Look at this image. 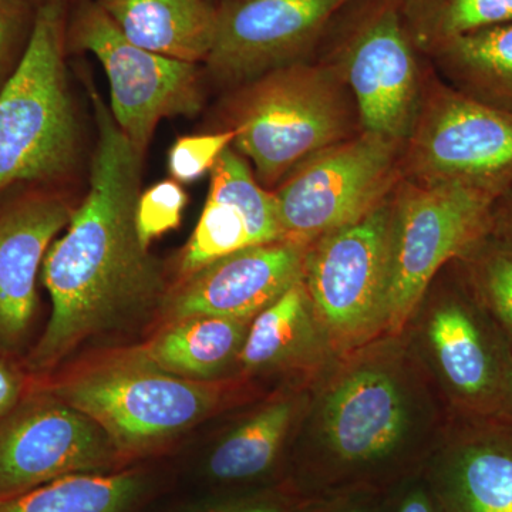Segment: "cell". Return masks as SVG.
Instances as JSON below:
<instances>
[{
  "label": "cell",
  "mask_w": 512,
  "mask_h": 512,
  "mask_svg": "<svg viewBox=\"0 0 512 512\" xmlns=\"http://www.w3.org/2000/svg\"><path fill=\"white\" fill-rule=\"evenodd\" d=\"M89 94L97 127L89 191L43 261L52 315L29 356L35 372L140 325L161 311L168 292L160 261L141 245L134 221L144 158L96 89Z\"/></svg>",
  "instance_id": "6da1fadb"
},
{
  "label": "cell",
  "mask_w": 512,
  "mask_h": 512,
  "mask_svg": "<svg viewBox=\"0 0 512 512\" xmlns=\"http://www.w3.org/2000/svg\"><path fill=\"white\" fill-rule=\"evenodd\" d=\"M447 423L402 333H383L312 384L288 481L309 497L384 493L424 470Z\"/></svg>",
  "instance_id": "7a4b0ae2"
},
{
  "label": "cell",
  "mask_w": 512,
  "mask_h": 512,
  "mask_svg": "<svg viewBox=\"0 0 512 512\" xmlns=\"http://www.w3.org/2000/svg\"><path fill=\"white\" fill-rule=\"evenodd\" d=\"M448 420L512 419V346L456 261L433 279L402 330Z\"/></svg>",
  "instance_id": "3957f363"
},
{
  "label": "cell",
  "mask_w": 512,
  "mask_h": 512,
  "mask_svg": "<svg viewBox=\"0 0 512 512\" xmlns=\"http://www.w3.org/2000/svg\"><path fill=\"white\" fill-rule=\"evenodd\" d=\"M232 147L254 164L266 190L298 165L362 133L355 100L338 70L325 60L278 67L241 84L228 100Z\"/></svg>",
  "instance_id": "277c9868"
},
{
  "label": "cell",
  "mask_w": 512,
  "mask_h": 512,
  "mask_svg": "<svg viewBox=\"0 0 512 512\" xmlns=\"http://www.w3.org/2000/svg\"><path fill=\"white\" fill-rule=\"evenodd\" d=\"M248 380L195 382L154 365L140 349L80 367L50 389L92 419L120 457L141 456L244 399Z\"/></svg>",
  "instance_id": "5b68a950"
},
{
  "label": "cell",
  "mask_w": 512,
  "mask_h": 512,
  "mask_svg": "<svg viewBox=\"0 0 512 512\" xmlns=\"http://www.w3.org/2000/svg\"><path fill=\"white\" fill-rule=\"evenodd\" d=\"M66 0H45L15 70L0 89V191L55 181L76 164L79 127L66 80Z\"/></svg>",
  "instance_id": "8992f818"
},
{
  "label": "cell",
  "mask_w": 512,
  "mask_h": 512,
  "mask_svg": "<svg viewBox=\"0 0 512 512\" xmlns=\"http://www.w3.org/2000/svg\"><path fill=\"white\" fill-rule=\"evenodd\" d=\"M319 50L355 100L362 133L403 143L419 109L421 53L404 26L399 0H352Z\"/></svg>",
  "instance_id": "52a82bcc"
},
{
  "label": "cell",
  "mask_w": 512,
  "mask_h": 512,
  "mask_svg": "<svg viewBox=\"0 0 512 512\" xmlns=\"http://www.w3.org/2000/svg\"><path fill=\"white\" fill-rule=\"evenodd\" d=\"M503 194L458 184H399L393 195L384 333L400 335L441 269L493 229L495 202Z\"/></svg>",
  "instance_id": "ba28073f"
},
{
  "label": "cell",
  "mask_w": 512,
  "mask_h": 512,
  "mask_svg": "<svg viewBox=\"0 0 512 512\" xmlns=\"http://www.w3.org/2000/svg\"><path fill=\"white\" fill-rule=\"evenodd\" d=\"M394 191L359 221L316 238L306 249L303 285L336 356L376 339L386 328Z\"/></svg>",
  "instance_id": "9c48e42d"
},
{
  "label": "cell",
  "mask_w": 512,
  "mask_h": 512,
  "mask_svg": "<svg viewBox=\"0 0 512 512\" xmlns=\"http://www.w3.org/2000/svg\"><path fill=\"white\" fill-rule=\"evenodd\" d=\"M400 165L403 180L417 185L511 190L512 114L427 80Z\"/></svg>",
  "instance_id": "30bf717a"
},
{
  "label": "cell",
  "mask_w": 512,
  "mask_h": 512,
  "mask_svg": "<svg viewBox=\"0 0 512 512\" xmlns=\"http://www.w3.org/2000/svg\"><path fill=\"white\" fill-rule=\"evenodd\" d=\"M402 146L359 133L298 165L274 190L285 239L308 245L375 210L403 181Z\"/></svg>",
  "instance_id": "8fae6325"
},
{
  "label": "cell",
  "mask_w": 512,
  "mask_h": 512,
  "mask_svg": "<svg viewBox=\"0 0 512 512\" xmlns=\"http://www.w3.org/2000/svg\"><path fill=\"white\" fill-rule=\"evenodd\" d=\"M73 47L93 53L110 84L113 119L141 157L154 131L168 117H192L201 110L198 64L148 52L121 35L96 0H86L69 28Z\"/></svg>",
  "instance_id": "7c38bea8"
},
{
  "label": "cell",
  "mask_w": 512,
  "mask_h": 512,
  "mask_svg": "<svg viewBox=\"0 0 512 512\" xmlns=\"http://www.w3.org/2000/svg\"><path fill=\"white\" fill-rule=\"evenodd\" d=\"M119 458L86 414L40 394L0 417V500L74 474L111 473Z\"/></svg>",
  "instance_id": "4fadbf2b"
},
{
  "label": "cell",
  "mask_w": 512,
  "mask_h": 512,
  "mask_svg": "<svg viewBox=\"0 0 512 512\" xmlns=\"http://www.w3.org/2000/svg\"><path fill=\"white\" fill-rule=\"evenodd\" d=\"M352 0H220L217 32L205 66L228 84L318 52L330 26Z\"/></svg>",
  "instance_id": "5bb4252c"
},
{
  "label": "cell",
  "mask_w": 512,
  "mask_h": 512,
  "mask_svg": "<svg viewBox=\"0 0 512 512\" xmlns=\"http://www.w3.org/2000/svg\"><path fill=\"white\" fill-rule=\"evenodd\" d=\"M308 245L292 239L239 249L168 289L167 322L191 316L254 319L303 278Z\"/></svg>",
  "instance_id": "9a60e30c"
},
{
  "label": "cell",
  "mask_w": 512,
  "mask_h": 512,
  "mask_svg": "<svg viewBox=\"0 0 512 512\" xmlns=\"http://www.w3.org/2000/svg\"><path fill=\"white\" fill-rule=\"evenodd\" d=\"M423 473L444 512H512V419L448 420Z\"/></svg>",
  "instance_id": "2e32d148"
},
{
  "label": "cell",
  "mask_w": 512,
  "mask_h": 512,
  "mask_svg": "<svg viewBox=\"0 0 512 512\" xmlns=\"http://www.w3.org/2000/svg\"><path fill=\"white\" fill-rule=\"evenodd\" d=\"M285 239L274 191L256 180L247 161L228 147L211 170L197 227L180 256V278L215 259Z\"/></svg>",
  "instance_id": "e0dca14e"
},
{
  "label": "cell",
  "mask_w": 512,
  "mask_h": 512,
  "mask_svg": "<svg viewBox=\"0 0 512 512\" xmlns=\"http://www.w3.org/2000/svg\"><path fill=\"white\" fill-rule=\"evenodd\" d=\"M73 208L56 195L36 194L0 211V342L18 345L36 312V278L53 239Z\"/></svg>",
  "instance_id": "ac0fdd59"
},
{
  "label": "cell",
  "mask_w": 512,
  "mask_h": 512,
  "mask_svg": "<svg viewBox=\"0 0 512 512\" xmlns=\"http://www.w3.org/2000/svg\"><path fill=\"white\" fill-rule=\"evenodd\" d=\"M336 357L299 281L252 319L237 376L248 382L276 377L284 386H312Z\"/></svg>",
  "instance_id": "d6986e66"
},
{
  "label": "cell",
  "mask_w": 512,
  "mask_h": 512,
  "mask_svg": "<svg viewBox=\"0 0 512 512\" xmlns=\"http://www.w3.org/2000/svg\"><path fill=\"white\" fill-rule=\"evenodd\" d=\"M312 386H282L225 431L212 447L207 474L225 485L264 484L291 466Z\"/></svg>",
  "instance_id": "ffe728a7"
},
{
  "label": "cell",
  "mask_w": 512,
  "mask_h": 512,
  "mask_svg": "<svg viewBox=\"0 0 512 512\" xmlns=\"http://www.w3.org/2000/svg\"><path fill=\"white\" fill-rule=\"evenodd\" d=\"M121 35L138 47L187 63H205L217 32L210 0H96Z\"/></svg>",
  "instance_id": "44dd1931"
},
{
  "label": "cell",
  "mask_w": 512,
  "mask_h": 512,
  "mask_svg": "<svg viewBox=\"0 0 512 512\" xmlns=\"http://www.w3.org/2000/svg\"><path fill=\"white\" fill-rule=\"evenodd\" d=\"M251 322L220 316L173 320L138 349L173 375L195 382H220L238 377V359Z\"/></svg>",
  "instance_id": "7402d4cb"
},
{
  "label": "cell",
  "mask_w": 512,
  "mask_h": 512,
  "mask_svg": "<svg viewBox=\"0 0 512 512\" xmlns=\"http://www.w3.org/2000/svg\"><path fill=\"white\" fill-rule=\"evenodd\" d=\"M427 59L458 92L512 114V20L457 37Z\"/></svg>",
  "instance_id": "603a6c76"
},
{
  "label": "cell",
  "mask_w": 512,
  "mask_h": 512,
  "mask_svg": "<svg viewBox=\"0 0 512 512\" xmlns=\"http://www.w3.org/2000/svg\"><path fill=\"white\" fill-rule=\"evenodd\" d=\"M136 471L74 474L0 500V512H128L143 493Z\"/></svg>",
  "instance_id": "cb8c5ba5"
},
{
  "label": "cell",
  "mask_w": 512,
  "mask_h": 512,
  "mask_svg": "<svg viewBox=\"0 0 512 512\" xmlns=\"http://www.w3.org/2000/svg\"><path fill=\"white\" fill-rule=\"evenodd\" d=\"M399 6L424 57L457 37L512 20V0H399Z\"/></svg>",
  "instance_id": "d4e9b609"
},
{
  "label": "cell",
  "mask_w": 512,
  "mask_h": 512,
  "mask_svg": "<svg viewBox=\"0 0 512 512\" xmlns=\"http://www.w3.org/2000/svg\"><path fill=\"white\" fill-rule=\"evenodd\" d=\"M456 264L512 346V241L491 229Z\"/></svg>",
  "instance_id": "484cf974"
},
{
  "label": "cell",
  "mask_w": 512,
  "mask_h": 512,
  "mask_svg": "<svg viewBox=\"0 0 512 512\" xmlns=\"http://www.w3.org/2000/svg\"><path fill=\"white\" fill-rule=\"evenodd\" d=\"M187 192L183 184L164 180L147 191L140 192L136 204V229L144 248L150 249L154 239L163 237L171 229L178 228L187 207Z\"/></svg>",
  "instance_id": "4316f807"
},
{
  "label": "cell",
  "mask_w": 512,
  "mask_h": 512,
  "mask_svg": "<svg viewBox=\"0 0 512 512\" xmlns=\"http://www.w3.org/2000/svg\"><path fill=\"white\" fill-rule=\"evenodd\" d=\"M234 130L224 128L218 133L180 137L168 151V171L180 184L195 183L211 173L221 154L232 146Z\"/></svg>",
  "instance_id": "83f0119b"
},
{
  "label": "cell",
  "mask_w": 512,
  "mask_h": 512,
  "mask_svg": "<svg viewBox=\"0 0 512 512\" xmlns=\"http://www.w3.org/2000/svg\"><path fill=\"white\" fill-rule=\"evenodd\" d=\"M319 500L301 493L286 481L225 501L204 512H309Z\"/></svg>",
  "instance_id": "f1b7e54d"
},
{
  "label": "cell",
  "mask_w": 512,
  "mask_h": 512,
  "mask_svg": "<svg viewBox=\"0 0 512 512\" xmlns=\"http://www.w3.org/2000/svg\"><path fill=\"white\" fill-rule=\"evenodd\" d=\"M36 10L28 0H0V79L8 73L20 47L28 45Z\"/></svg>",
  "instance_id": "f546056e"
},
{
  "label": "cell",
  "mask_w": 512,
  "mask_h": 512,
  "mask_svg": "<svg viewBox=\"0 0 512 512\" xmlns=\"http://www.w3.org/2000/svg\"><path fill=\"white\" fill-rule=\"evenodd\" d=\"M380 512H444L423 471L384 491Z\"/></svg>",
  "instance_id": "4dcf8cb0"
},
{
  "label": "cell",
  "mask_w": 512,
  "mask_h": 512,
  "mask_svg": "<svg viewBox=\"0 0 512 512\" xmlns=\"http://www.w3.org/2000/svg\"><path fill=\"white\" fill-rule=\"evenodd\" d=\"M383 493L359 490L320 498L309 512H380Z\"/></svg>",
  "instance_id": "1f68e13d"
},
{
  "label": "cell",
  "mask_w": 512,
  "mask_h": 512,
  "mask_svg": "<svg viewBox=\"0 0 512 512\" xmlns=\"http://www.w3.org/2000/svg\"><path fill=\"white\" fill-rule=\"evenodd\" d=\"M20 380L18 375L0 360V417L18 404Z\"/></svg>",
  "instance_id": "d6a6232c"
},
{
  "label": "cell",
  "mask_w": 512,
  "mask_h": 512,
  "mask_svg": "<svg viewBox=\"0 0 512 512\" xmlns=\"http://www.w3.org/2000/svg\"><path fill=\"white\" fill-rule=\"evenodd\" d=\"M493 231L512 241V188L495 202Z\"/></svg>",
  "instance_id": "836d02e7"
},
{
  "label": "cell",
  "mask_w": 512,
  "mask_h": 512,
  "mask_svg": "<svg viewBox=\"0 0 512 512\" xmlns=\"http://www.w3.org/2000/svg\"><path fill=\"white\" fill-rule=\"evenodd\" d=\"M28 2L33 3L35 6H40L45 0H28Z\"/></svg>",
  "instance_id": "e575fe53"
},
{
  "label": "cell",
  "mask_w": 512,
  "mask_h": 512,
  "mask_svg": "<svg viewBox=\"0 0 512 512\" xmlns=\"http://www.w3.org/2000/svg\"><path fill=\"white\" fill-rule=\"evenodd\" d=\"M210 2H214V3H217V5H218V2H217V0H210Z\"/></svg>",
  "instance_id": "d590c367"
}]
</instances>
